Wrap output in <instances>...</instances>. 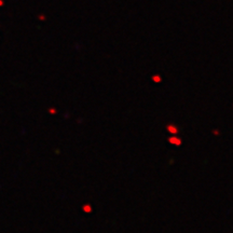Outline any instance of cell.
Listing matches in <instances>:
<instances>
[{
	"label": "cell",
	"instance_id": "cell-1",
	"mask_svg": "<svg viewBox=\"0 0 233 233\" xmlns=\"http://www.w3.org/2000/svg\"><path fill=\"white\" fill-rule=\"evenodd\" d=\"M169 141H171L172 143H177V145H179V143H180L179 139H174V138H171V139H169Z\"/></svg>",
	"mask_w": 233,
	"mask_h": 233
},
{
	"label": "cell",
	"instance_id": "cell-2",
	"mask_svg": "<svg viewBox=\"0 0 233 233\" xmlns=\"http://www.w3.org/2000/svg\"><path fill=\"white\" fill-rule=\"evenodd\" d=\"M169 132L176 133V129H175L174 126H173V127H172V126H169Z\"/></svg>",
	"mask_w": 233,
	"mask_h": 233
},
{
	"label": "cell",
	"instance_id": "cell-3",
	"mask_svg": "<svg viewBox=\"0 0 233 233\" xmlns=\"http://www.w3.org/2000/svg\"><path fill=\"white\" fill-rule=\"evenodd\" d=\"M153 80L155 81H160V77H153Z\"/></svg>",
	"mask_w": 233,
	"mask_h": 233
}]
</instances>
